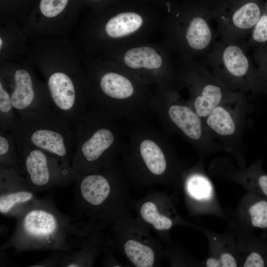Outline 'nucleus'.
I'll use <instances>...</instances> for the list:
<instances>
[{
  "mask_svg": "<svg viewBox=\"0 0 267 267\" xmlns=\"http://www.w3.org/2000/svg\"><path fill=\"white\" fill-rule=\"evenodd\" d=\"M144 0H110L89 8L75 43L85 56L105 57L125 47L150 42L163 18Z\"/></svg>",
  "mask_w": 267,
  "mask_h": 267,
  "instance_id": "nucleus-1",
  "label": "nucleus"
},
{
  "mask_svg": "<svg viewBox=\"0 0 267 267\" xmlns=\"http://www.w3.org/2000/svg\"><path fill=\"white\" fill-rule=\"evenodd\" d=\"M25 56L42 75L51 104L73 125L88 108L83 55L68 38L29 41Z\"/></svg>",
  "mask_w": 267,
  "mask_h": 267,
  "instance_id": "nucleus-2",
  "label": "nucleus"
},
{
  "mask_svg": "<svg viewBox=\"0 0 267 267\" xmlns=\"http://www.w3.org/2000/svg\"><path fill=\"white\" fill-rule=\"evenodd\" d=\"M83 55L88 79V108L121 120H142L149 110L150 86L109 60Z\"/></svg>",
  "mask_w": 267,
  "mask_h": 267,
  "instance_id": "nucleus-3",
  "label": "nucleus"
},
{
  "mask_svg": "<svg viewBox=\"0 0 267 267\" xmlns=\"http://www.w3.org/2000/svg\"><path fill=\"white\" fill-rule=\"evenodd\" d=\"M213 6L201 0L172 3L166 9L161 29L163 40L175 58L183 61L202 59L218 38L213 28Z\"/></svg>",
  "mask_w": 267,
  "mask_h": 267,
  "instance_id": "nucleus-4",
  "label": "nucleus"
},
{
  "mask_svg": "<svg viewBox=\"0 0 267 267\" xmlns=\"http://www.w3.org/2000/svg\"><path fill=\"white\" fill-rule=\"evenodd\" d=\"M120 122L109 114L88 108L73 124L75 145L71 165L79 175L112 166L125 141Z\"/></svg>",
  "mask_w": 267,
  "mask_h": 267,
  "instance_id": "nucleus-5",
  "label": "nucleus"
},
{
  "mask_svg": "<svg viewBox=\"0 0 267 267\" xmlns=\"http://www.w3.org/2000/svg\"><path fill=\"white\" fill-rule=\"evenodd\" d=\"M16 218L15 230L2 249L70 250L67 233L71 220L51 201L38 199Z\"/></svg>",
  "mask_w": 267,
  "mask_h": 267,
  "instance_id": "nucleus-6",
  "label": "nucleus"
},
{
  "mask_svg": "<svg viewBox=\"0 0 267 267\" xmlns=\"http://www.w3.org/2000/svg\"><path fill=\"white\" fill-rule=\"evenodd\" d=\"M9 132L17 145L38 148L72 165L75 145L73 125L52 106L17 116Z\"/></svg>",
  "mask_w": 267,
  "mask_h": 267,
  "instance_id": "nucleus-7",
  "label": "nucleus"
},
{
  "mask_svg": "<svg viewBox=\"0 0 267 267\" xmlns=\"http://www.w3.org/2000/svg\"><path fill=\"white\" fill-rule=\"evenodd\" d=\"M101 58L113 62L148 85H179L176 59L164 41L135 44Z\"/></svg>",
  "mask_w": 267,
  "mask_h": 267,
  "instance_id": "nucleus-8",
  "label": "nucleus"
},
{
  "mask_svg": "<svg viewBox=\"0 0 267 267\" xmlns=\"http://www.w3.org/2000/svg\"><path fill=\"white\" fill-rule=\"evenodd\" d=\"M35 69L25 56L0 61V82L9 91L17 116L51 106L44 82L38 78Z\"/></svg>",
  "mask_w": 267,
  "mask_h": 267,
  "instance_id": "nucleus-9",
  "label": "nucleus"
},
{
  "mask_svg": "<svg viewBox=\"0 0 267 267\" xmlns=\"http://www.w3.org/2000/svg\"><path fill=\"white\" fill-rule=\"evenodd\" d=\"M170 149L162 132L141 120L134 122L121 152L136 171L159 178L168 170Z\"/></svg>",
  "mask_w": 267,
  "mask_h": 267,
  "instance_id": "nucleus-10",
  "label": "nucleus"
},
{
  "mask_svg": "<svg viewBox=\"0 0 267 267\" xmlns=\"http://www.w3.org/2000/svg\"><path fill=\"white\" fill-rule=\"evenodd\" d=\"M80 0H37L22 26L28 41L43 37L68 38L79 22Z\"/></svg>",
  "mask_w": 267,
  "mask_h": 267,
  "instance_id": "nucleus-11",
  "label": "nucleus"
},
{
  "mask_svg": "<svg viewBox=\"0 0 267 267\" xmlns=\"http://www.w3.org/2000/svg\"><path fill=\"white\" fill-rule=\"evenodd\" d=\"M23 175L36 192L76 182L79 174L58 157L27 145H17Z\"/></svg>",
  "mask_w": 267,
  "mask_h": 267,
  "instance_id": "nucleus-12",
  "label": "nucleus"
},
{
  "mask_svg": "<svg viewBox=\"0 0 267 267\" xmlns=\"http://www.w3.org/2000/svg\"><path fill=\"white\" fill-rule=\"evenodd\" d=\"M175 87H156L149 102V111L164 128L179 132L193 141L202 134L201 118L193 108L178 100Z\"/></svg>",
  "mask_w": 267,
  "mask_h": 267,
  "instance_id": "nucleus-13",
  "label": "nucleus"
},
{
  "mask_svg": "<svg viewBox=\"0 0 267 267\" xmlns=\"http://www.w3.org/2000/svg\"><path fill=\"white\" fill-rule=\"evenodd\" d=\"M247 49L244 42L218 38L211 51L201 60L223 84L245 89L254 72Z\"/></svg>",
  "mask_w": 267,
  "mask_h": 267,
  "instance_id": "nucleus-14",
  "label": "nucleus"
},
{
  "mask_svg": "<svg viewBox=\"0 0 267 267\" xmlns=\"http://www.w3.org/2000/svg\"><path fill=\"white\" fill-rule=\"evenodd\" d=\"M262 12L258 0H223L213 6L218 38L245 43Z\"/></svg>",
  "mask_w": 267,
  "mask_h": 267,
  "instance_id": "nucleus-15",
  "label": "nucleus"
},
{
  "mask_svg": "<svg viewBox=\"0 0 267 267\" xmlns=\"http://www.w3.org/2000/svg\"><path fill=\"white\" fill-rule=\"evenodd\" d=\"M112 166L97 172L79 175L74 188L77 210L87 213L90 209L106 206L111 194Z\"/></svg>",
  "mask_w": 267,
  "mask_h": 267,
  "instance_id": "nucleus-16",
  "label": "nucleus"
},
{
  "mask_svg": "<svg viewBox=\"0 0 267 267\" xmlns=\"http://www.w3.org/2000/svg\"><path fill=\"white\" fill-rule=\"evenodd\" d=\"M36 192L18 171L0 168V213L17 217L37 201Z\"/></svg>",
  "mask_w": 267,
  "mask_h": 267,
  "instance_id": "nucleus-17",
  "label": "nucleus"
},
{
  "mask_svg": "<svg viewBox=\"0 0 267 267\" xmlns=\"http://www.w3.org/2000/svg\"><path fill=\"white\" fill-rule=\"evenodd\" d=\"M28 42L22 26L13 23L0 24V61L25 56Z\"/></svg>",
  "mask_w": 267,
  "mask_h": 267,
  "instance_id": "nucleus-18",
  "label": "nucleus"
},
{
  "mask_svg": "<svg viewBox=\"0 0 267 267\" xmlns=\"http://www.w3.org/2000/svg\"><path fill=\"white\" fill-rule=\"evenodd\" d=\"M37 0H0V24L13 23L22 26Z\"/></svg>",
  "mask_w": 267,
  "mask_h": 267,
  "instance_id": "nucleus-19",
  "label": "nucleus"
},
{
  "mask_svg": "<svg viewBox=\"0 0 267 267\" xmlns=\"http://www.w3.org/2000/svg\"><path fill=\"white\" fill-rule=\"evenodd\" d=\"M0 168L13 169L23 175L16 140L9 132L2 130H0Z\"/></svg>",
  "mask_w": 267,
  "mask_h": 267,
  "instance_id": "nucleus-20",
  "label": "nucleus"
},
{
  "mask_svg": "<svg viewBox=\"0 0 267 267\" xmlns=\"http://www.w3.org/2000/svg\"><path fill=\"white\" fill-rule=\"evenodd\" d=\"M124 249L125 254L136 267H151L155 261V253L150 247L134 239L128 240Z\"/></svg>",
  "mask_w": 267,
  "mask_h": 267,
  "instance_id": "nucleus-21",
  "label": "nucleus"
},
{
  "mask_svg": "<svg viewBox=\"0 0 267 267\" xmlns=\"http://www.w3.org/2000/svg\"><path fill=\"white\" fill-rule=\"evenodd\" d=\"M208 126L218 134L230 135L233 134L236 126L230 113L221 106L216 107L207 117Z\"/></svg>",
  "mask_w": 267,
  "mask_h": 267,
  "instance_id": "nucleus-22",
  "label": "nucleus"
},
{
  "mask_svg": "<svg viewBox=\"0 0 267 267\" xmlns=\"http://www.w3.org/2000/svg\"><path fill=\"white\" fill-rule=\"evenodd\" d=\"M15 113L9 91L0 82V130L9 132L17 118Z\"/></svg>",
  "mask_w": 267,
  "mask_h": 267,
  "instance_id": "nucleus-23",
  "label": "nucleus"
},
{
  "mask_svg": "<svg viewBox=\"0 0 267 267\" xmlns=\"http://www.w3.org/2000/svg\"><path fill=\"white\" fill-rule=\"evenodd\" d=\"M140 213L142 219L157 230L169 229L172 226V220L160 214L153 202L148 201L143 203L140 207Z\"/></svg>",
  "mask_w": 267,
  "mask_h": 267,
  "instance_id": "nucleus-24",
  "label": "nucleus"
},
{
  "mask_svg": "<svg viewBox=\"0 0 267 267\" xmlns=\"http://www.w3.org/2000/svg\"><path fill=\"white\" fill-rule=\"evenodd\" d=\"M189 193L199 200H207L211 198L213 188L209 180L200 175H193L187 181Z\"/></svg>",
  "mask_w": 267,
  "mask_h": 267,
  "instance_id": "nucleus-25",
  "label": "nucleus"
},
{
  "mask_svg": "<svg viewBox=\"0 0 267 267\" xmlns=\"http://www.w3.org/2000/svg\"><path fill=\"white\" fill-rule=\"evenodd\" d=\"M267 42V11L262 12L257 23L245 43L248 48L258 44H265Z\"/></svg>",
  "mask_w": 267,
  "mask_h": 267,
  "instance_id": "nucleus-26",
  "label": "nucleus"
},
{
  "mask_svg": "<svg viewBox=\"0 0 267 267\" xmlns=\"http://www.w3.org/2000/svg\"><path fill=\"white\" fill-rule=\"evenodd\" d=\"M252 224L257 227H267V202L261 201L253 205L249 209Z\"/></svg>",
  "mask_w": 267,
  "mask_h": 267,
  "instance_id": "nucleus-27",
  "label": "nucleus"
},
{
  "mask_svg": "<svg viewBox=\"0 0 267 267\" xmlns=\"http://www.w3.org/2000/svg\"><path fill=\"white\" fill-rule=\"evenodd\" d=\"M265 263L262 256L258 253H251L246 259L244 267H263Z\"/></svg>",
  "mask_w": 267,
  "mask_h": 267,
  "instance_id": "nucleus-28",
  "label": "nucleus"
},
{
  "mask_svg": "<svg viewBox=\"0 0 267 267\" xmlns=\"http://www.w3.org/2000/svg\"><path fill=\"white\" fill-rule=\"evenodd\" d=\"M220 262L222 267H236L237 263L234 258L230 254L224 253L221 255Z\"/></svg>",
  "mask_w": 267,
  "mask_h": 267,
  "instance_id": "nucleus-29",
  "label": "nucleus"
},
{
  "mask_svg": "<svg viewBox=\"0 0 267 267\" xmlns=\"http://www.w3.org/2000/svg\"><path fill=\"white\" fill-rule=\"evenodd\" d=\"M110 0H80L84 6L89 8L98 6Z\"/></svg>",
  "mask_w": 267,
  "mask_h": 267,
  "instance_id": "nucleus-30",
  "label": "nucleus"
},
{
  "mask_svg": "<svg viewBox=\"0 0 267 267\" xmlns=\"http://www.w3.org/2000/svg\"><path fill=\"white\" fill-rule=\"evenodd\" d=\"M257 58L258 61L264 66H267V49L266 50H260L257 53Z\"/></svg>",
  "mask_w": 267,
  "mask_h": 267,
  "instance_id": "nucleus-31",
  "label": "nucleus"
},
{
  "mask_svg": "<svg viewBox=\"0 0 267 267\" xmlns=\"http://www.w3.org/2000/svg\"><path fill=\"white\" fill-rule=\"evenodd\" d=\"M156 6H160L166 8L172 3V0H144Z\"/></svg>",
  "mask_w": 267,
  "mask_h": 267,
  "instance_id": "nucleus-32",
  "label": "nucleus"
},
{
  "mask_svg": "<svg viewBox=\"0 0 267 267\" xmlns=\"http://www.w3.org/2000/svg\"><path fill=\"white\" fill-rule=\"evenodd\" d=\"M259 184L264 193L267 196V176H261L259 179Z\"/></svg>",
  "mask_w": 267,
  "mask_h": 267,
  "instance_id": "nucleus-33",
  "label": "nucleus"
},
{
  "mask_svg": "<svg viewBox=\"0 0 267 267\" xmlns=\"http://www.w3.org/2000/svg\"><path fill=\"white\" fill-rule=\"evenodd\" d=\"M206 265L208 267H221V263L220 260L215 258H209L207 260Z\"/></svg>",
  "mask_w": 267,
  "mask_h": 267,
  "instance_id": "nucleus-34",
  "label": "nucleus"
}]
</instances>
